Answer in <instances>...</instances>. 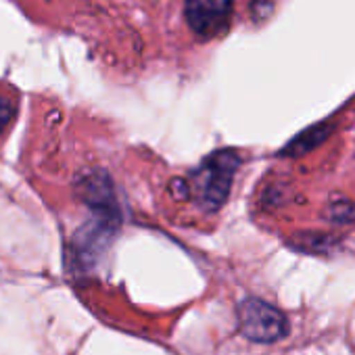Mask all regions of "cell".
Returning <instances> with one entry per match:
<instances>
[{"label":"cell","instance_id":"8992f818","mask_svg":"<svg viewBox=\"0 0 355 355\" xmlns=\"http://www.w3.org/2000/svg\"><path fill=\"white\" fill-rule=\"evenodd\" d=\"M328 218L336 224H347V222H355V203L349 201H340V203H332L328 207Z\"/></svg>","mask_w":355,"mask_h":355},{"label":"cell","instance_id":"3957f363","mask_svg":"<svg viewBox=\"0 0 355 355\" xmlns=\"http://www.w3.org/2000/svg\"><path fill=\"white\" fill-rule=\"evenodd\" d=\"M232 13V0H184V17L189 28L201 38L220 36Z\"/></svg>","mask_w":355,"mask_h":355},{"label":"cell","instance_id":"7a4b0ae2","mask_svg":"<svg viewBox=\"0 0 355 355\" xmlns=\"http://www.w3.org/2000/svg\"><path fill=\"white\" fill-rule=\"evenodd\" d=\"M239 324L245 338L253 343H276L288 334L286 315L257 297H247L239 305Z\"/></svg>","mask_w":355,"mask_h":355},{"label":"cell","instance_id":"5b68a950","mask_svg":"<svg viewBox=\"0 0 355 355\" xmlns=\"http://www.w3.org/2000/svg\"><path fill=\"white\" fill-rule=\"evenodd\" d=\"M330 134V125L328 123H320V125H313L305 132H301L299 136H295L286 146H284V155H305L309 153L311 148H315L318 144H322Z\"/></svg>","mask_w":355,"mask_h":355},{"label":"cell","instance_id":"52a82bcc","mask_svg":"<svg viewBox=\"0 0 355 355\" xmlns=\"http://www.w3.org/2000/svg\"><path fill=\"white\" fill-rule=\"evenodd\" d=\"M15 105L9 101V98H5V96H0V130L3 128H7L9 123H11V119L15 117Z\"/></svg>","mask_w":355,"mask_h":355},{"label":"cell","instance_id":"277c9868","mask_svg":"<svg viewBox=\"0 0 355 355\" xmlns=\"http://www.w3.org/2000/svg\"><path fill=\"white\" fill-rule=\"evenodd\" d=\"M84 203L96 214V216H109V218H119L113 184L107 178V173H92L86 175V180L78 187Z\"/></svg>","mask_w":355,"mask_h":355},{"label":"cell","instance_id":"6da1fadb","mask_svg":"<svg viewBox=\"0 0 355 355\" xmlns=\"http://www.w3.org/2000/svg\"><path fill=\"white\" fill-rule=\"evenodd\" d=\"M239 165L241 157L234 150H218L193 171L191 191L203 211L214 214L226 203Z\"/></svg>","mask_w":355,"mask_h":355}]
</instances>
